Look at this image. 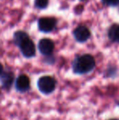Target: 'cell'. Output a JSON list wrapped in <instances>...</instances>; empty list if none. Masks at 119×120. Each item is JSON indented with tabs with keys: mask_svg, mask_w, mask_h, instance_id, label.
Listing matches in <instances>:
<instances>
[{
	"mask_svg": "<svg viewBox=\"0 0 119 120\" xmlns=\"http://www.w3.org/2000/svg\"><path fill=\"white\" fill-rule=\"evenodd\" d=\"M95 66L94 57L89 54H85L78 56L73 61V71L76 74H86L91 71Z\"/></svg>",
	"mask_w": 119,
	"mask_h": 120,
	"instance_id": "1",
	"label": "cell"
},
{
	"mask_svg": "<svg viewBox=\"0 0 119 120\" xmlns=\"http://www.w3.org/2000/svg\"><path fill=\"white\" fill-rule=\"evenodd\" d=\"M56 82L51 76H43L38 81V87L40 92L44 94H49L56 88Z\"/></svg>",
	"mask_w": 119,
	"mask_h": 120,
	"instance_id": "2",
	"label": "cell"
},
{
	"mask_svg": "<svg viewBox=\"0 0 119 120\" xmlns=\"http://www.w3.org/2000/svg\"><path fill=\"white\" fill-rule=\"evenodd\" d=\"M17 46L21 49L24 56L27 57V58H30V57H33L35 55L36 51H35L34 43L30 39L29 36L24 38L21 43H19Z\"/></svg>",
	"mask_w": 119,
	"mask_h": 120,
	"instance_id": "3",
	"label": "cell"
},
{
	"mask_svg": "<svg viewBox=\"0 0 119 120\" xmlns=\"http://www.w3.org/2000/svg\"><path fill=\"white\" fill-rule=\"evenodd\" d=\"M56 25V20L53 17H42L38 21V29L43 33L52 31Z\"/></svg>",
	"mask_w": 119,
	"mask_h": 120,
	"instance_id": "4",
	"label": "cell"
},
{
	"mask_svg": "<svg viewBox=\"0 0 119 120\" xmlns=\"http://www.w3.org/2000/svg\"><path fill=\"white\" fill-rule=\"evenodd\" d=\"M73 34L75 39L78 42H80V43L86 42L90 36V30L86 26H83V25H80V26L77 27L73 30Z\"/></svg>",
	"mask_w": 119,
	"mask_h": 120,
	"instance_id": "5",
	"label": "cell"
},
{
	"mask_svg": "<svg viewBox=\"0 0 119 120\" xmlns=\"http://www.w3.org/2000/svg\"><path fill=\"white\" fill-rule=\"evenodd\" d=\"M54 48V43L49 38H43L38 43V49L40 52L45 56H48L52 53Z\"/></svg>",
	"mask_w": 119,
	"mask_h": 120,
	"instance_id": "6",
	"label": "cell"
},
{
	"mask_svg": "<svg viewBox=\"0 0 119 120\" xmlns=\"http://www.w3.org/2000/svg\"><path fill=\"white\" fill-rule=\"evenodd\" d=\"M30 80L29 77L25 74H21L16 81V87L20 92H25L29 88Z\"/></svg>",
	"mask_w": 119,
	"mask_h": 120,
	"instance_id": "7",
	"label": "cell"
},
{
	"mask_svg": "<svg viewBox=\"0 0 119 120\" xmlns=\"http://www.w3.org/2000/svg\"><path fill=\"white\" fill-rule=\"evenodd\" d=\"M0 79L1 82L3 83L4 87H10L11 85V83L13 82L14 80V75L11 72H4L2 73V74L0 75Z\"/></svg>",
	"mask_w": 119,
	"mask_h": 120,
	"instance_id": "8",
	"label": "cell"
},
{
	"mask_svg": "<svg viewBox=\"0 0 119 120\" xmlns=\"http://www.w3.org/2000/svg\"><path fill=\"white\" fill-rule=\"evenodd\" d=\"M110 39L114 42H119V25H113L108 31Z\"/></svg>",
	"mask_w": 119,
	"mask_h": 120,
	"instance_id": "9",
	"label": "cell"
},
{
	"mask_svg": "<svg viewBox=\"0 0 119 120\" xmlns=\"http://www.w3.org/2000/svg\"><path fill=\"white\" fill-rule=\"evenodd\" d=\"M29 35L24 31H17L14 34V42L16 45L19 44V43H21L24 38H25L26 37H28Z\"/></svg>",
	"mask_w": 119,
	"mask_h": 120,
	"instance_id": "10",
	"label": "cell"
},
{
	"mask_svg": "<svg viewBox=\"0 0 119 120\" xmlns=\"http://www.w3.org/2000/svg\"><path fill=\"white\" fill-rule=\"evenodd\" d=\"M48 3H49V0H35L34 5L37 8L39 9H43L47 7Z\"/></svg>",
	"mask_w": 119,
	"mask_h": 120,
	"instance_id": "11",
	"label": "cell"
},
{
	"mask_svg": "<svg viewBox=\"0 0 119 120\" xmlns=\"http://www.w3.org/2000/svg\"><path fill=\"white\" fill-rule=\"evenodd\" d=\"M105 4L108 6H117L119 4V0H102Z\"/></svg>",
	"mask_w": 119,
	"mask_h": 120,
	"instance_id": "12",
	"label": "cell"
},
{
	"mask_svg": "<svg viewBox=\"0 0 119 120\" xmlns=\"http://www.w3.org/2000/svg\"><path fill=\"white\" fill-rule=\"evenodd\" d=\"M3 71V65H2V64L0 63V75L2 74Z\"/></svg>",
	"mask_w": 119,
	"mask_h": 120,
	"instance_id": "13",
	"label": "cell"
},
{
	"mask_svg": "<svg viewBox=\"0 0 119 120\" xmlns=\"http://www.w3.org/2000/svg\"><path fill=\"white\" fill-rule=\"evenodd\" d=\"M110 120H118V119H110Z\"/></svg>",
	"mask_w": 119,
	"mask_h": 120,
	"instance_id": "14",
	"label": "cell"
},
{
	"mask_svg": "<svg viewBox=\"0 0 119 120\" xmlns=\"http://www.w3.org/2000/svg\"><path fill=\"white\" fill-rule=\"evenodd\" d=\"M81 1H85V0H81Z\"/></svg>",
	"mask_w": 119,
	"mask_h": 120,
	"instance_id": "15",
	"label": "cell"
}]
</instances>
